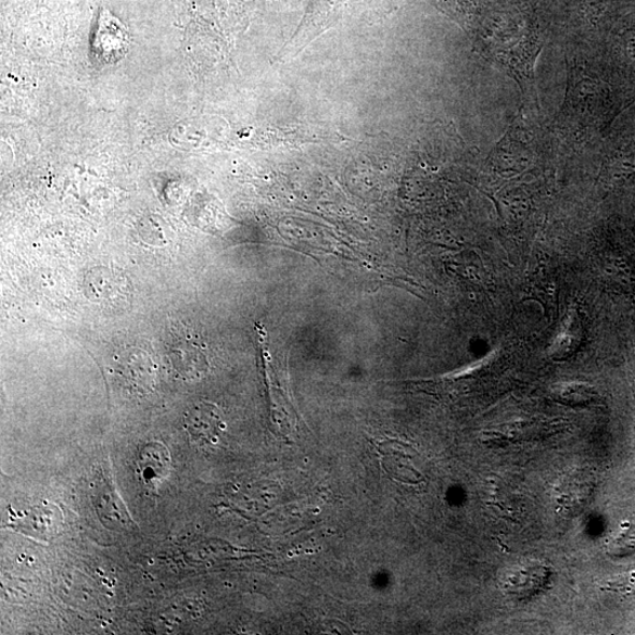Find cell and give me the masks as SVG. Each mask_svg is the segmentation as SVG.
Wrapping results in <instances>:
<instances>
[{
  "instance_id": "obj_5",
  "label": "cell",
  "mask_w": 635,
  "mask_h": 635,
  "mask_svg": "<svg viewBox=\"0 0 635 635\" xmlns=\"http://www.w3.org/2000/svg\"><path fill=\"white\" fill-rule=\"evenodd\" d=\"M550 397L568 406H587L598 399V392L585 383H560L550 389Z\"/></svg>"
},
{
  "instance_id": "obj_3",
  "label": "cell",
  "mask_w": 635,
  "mask_h": 635,
  "mask_svg": "<svg viewBox=\"0 0 635 635\" xmlns=\"http://www.w3.org/2000/svg\"><path fill=\"white\" fill-rule=\"evenodd\" d=\"M168 449L165 445L158 442H151L140 449L139 468L141 474L149 484H157L162 482L169 472Z\"/></svg>"
},
{
  "instance_id": "obj_7",
  "label": "cell",
  "mask_w": 635,
  "mask_h": 635,
  "mask_svg": "<svg viewBox=\"0 0 635 635\" xmlns=\"http://www.w3.org/2000/svg\"><path fill=\"white\" fill-rule=\"evenodd\" d=\"M610 554L618 557H625V555L635 553V524L632 522H624L620 526L619 533L610 543Z\"/></svg>"
},
{
  "instance_id": "obj_4",
  "label": "cell",
  "mask_w": 635,
  "mask_h": 635,
  "mask_svg": "<svg viewBox=\"0 0 635 635\" xmlns=\"http://www.w3.org/2000/svg\"><path fill=\"white\" fill-rule=\"evenodd\" d=\"M583 341V328L575 310L563 322L560 333L549 347V357L557 361L567 360L574 355Z\"/></svg>"
},
{
  "instance_id": "obj_2",
  "label": "cell",
  "mask_w": 635,
  "mask_h": 635,
  "mask_svg": "<svg viewBox=\"0 0 635 635\" xmlns=\"http://www.w3.org/2000/svg\"><path fill=\"white\" fill-rule=\"evenodd\" d=\"M186 429L192 442L214 444L223 429L219 408L206 402L194 404L186 415Z\"/></svg>"
},
{
  "instance_id": "obj_6",
  "label": "cell",
  "mask_w": 635,
  "mask_h": 635,
  "mask_svg": "<svg viewBox=\"0 0 635 635\" xmlns=\"http://www.w3.org/2000/svg\"><path fill=\"white\" fill-rule=\"evenodd\" d=\"M610 181L613 186H620L621 182L635 176V150L621 153L611 162L609 167Z\"/></svg>"
},
{
  "instance_id": "obj_1",
  "label": "cell",
  "mask_w": 635,
  "mask_h": 635,
  "mask_svg": "<svg viewBox=\"0 0 635 635\" xmlns=\"http://www.w3.org/2000/svg\"><path fill=\"white\" fill-rule=\"evenodd\" d=\"M550 571L541 561H528L513 568L505 576L503 588L515 599H529L539 595L549 582Z\"/></svg>"
}]
</instances>
